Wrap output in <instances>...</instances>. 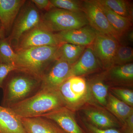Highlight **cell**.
<instances>
[{
	"mask_svg": "<svg viewBox=\"0 0 133 133\" xmlns=\"http://www.w3.org/2000/svg\"><path fill=\"white\" fill-rule=\"evenodd\" d=\"M59 45L36 47L16 52V56L14 64L16 70L41 79L56 60Z\"/></svg>",
	"mask_w": 133,
	"mask_h": 133,
	"instance_id": "cell-2",
	"label": "cell"
},
{
	"mask_svg": "<svg viewBox=\"0 0 133 133\" xmlns=\"http://www.w3.org/2000/svg\"><path fill=\"white\" fill-rule=\"evenodd\" d=\"M102 78L97 77L93 79L89 86L93 96L97 102L101 105L105 107L107 105L108 87Z\"/></svg>",
	"mask_w": 133,
	"mask_h": 133,
	"instance_id": "cell-23",
	"label": "cell"
},
{
	"mask_svg": "<svg viewBox=\"0 0 133 133\" xmlns=\"http://www.w3.org/2000/svg\"><path fill=\"white\" fill-rule=\"evenodd\" d=\"M119 45V42L113 37L97 31L90 47L101 66L108 70L113 66L114 58Z\"/></svg>",
	"mask_w": 133,
	"mask_h": 133,
	"instance_id": "cell-9",
	"label": "cell"
},
{
	"mask_svg": "<svg viewBox=\"0 0 133 133\" xmlns=\"http://www.w3.org/2000/svg\"><path fill=\"white\" fill-rule=\"evenodd\" d=\"M41 24L56 33L80 28L89 25L83 12H72L54 8L42 15Z\"/></svg>",
	"mask_w": 133,
	"mask_h": 133,
	"instance_id": "cell-4",
	"label": "cell"
},
{
	"mask_svg": "<svg viewBox=\"0 0 133 133\" xmlns=\"http://www.w3.org/2000/svg\"><path fill=\"white\" fill-rule=\"evenodd\" d=\"M82 10L92 28L100 33L112 36L119 42L121 37L111 26L97 0L82 1Z\"/></svg>",
	"mask_w": 133,
	"mask_h": 133,
	"instance_id": "cell-7",
	"label": "cell"
},
{
	"mask_svg": "<svg viewBox=\"0 0 133 133\" xmlns=\"http://www.w3.org/2000/svg\"><path fill=\"white\" fill-rule=\"evenodd\" d=\"M54 8L72 12H83L82 1L76 0H50Z\"/></svg>",
	"mask_w": 133,
	"mask_h": 133,
	"instance_id": "cell-26",
	"label": "cell"
},
{
	"mask_svg": "<svg viewBox=\"0 0 133 133\" xmlns=\"http://www.w3.org/2000/svg\"><path fill=\"white\" fill-rule=\"evenodd\" d=\"M88 87L86 81L82 77L72 76L66 79L58 90L65 107L72 111L80 104L87 95Z\"/></svg>",
	"mask_w": 133,
	"mask_h": 133,
	"instance_id": "cell-8",
	"label": "cell"
},
{
	"mask_svg": "<svg viewBox=\"0 0 133 133\" xmlns=\"http://www.w3.org/2000/svg\"><path fill=\"white\" fill-rule=\"evenodd\" d=\"M97 1L111 26L122 37L132 27V21L116 14L98 0Z\"/></svg>",
	"mask_w": 133,
	"mask_h": 133,
	"instance_id": "cell-17",
	"label": "cell"
},
{
	"mask_svg": "<svg viewBox=\"0 0 133 133\" xmlns=\"http://www.w3.org/2000/svg\"><path fill=\"white\" fill-rule=\"evenodd\" d=\"M112 11L132 21L133 8L128 1L125 0H98Z\"/></svg>",
	"mask_w": 133,
	"mask_h": 133,
	"instance_id": "cell-22",
	"label": "cell"
},
{
	"mask_svg": "<svg viewBox=\"0 0 133 133\" xmlns=\"http://www.w3.org/2000/svg\"><path fill=\"white\" fill-rule=\"evenodd\" d=\"M16 56V53L13 49L6 37L4 36H1L0 63L14 65Z\"/></svg>",
	"mask_w": 133,
	"mask_h": 133,
	"instance_id": "cell-24",
	"label": "cell"
},
{
	"mask_svg": "<svg viewBox=\"0 0 133 133\" xmlns=\"http://www.w3.org/2000/svg\"><path fill=\"white\" fill-rule=\"evenodd\" d=\"M26 0H0V23L5 37L9 35L20 10Z\"/></svg>",
	"mask_w": 133,
	"mask_h": 133,
	"instance_id": "cell-13",
	"label": "cell"
},
{
	"mask_svg": "<svg viewBox=\"0 0 133 133\" xmlns=\"http://www.w3.org/2000/svg\"><path fill=\"white\" fill-rule=\"evenodd\" d=\"M0 133H28L21 118L9 108L1 105Z\"/></svg>",
	"mask_w": 133,
	"mask_h": 133,
	"instance_id": "cell-16",
	"label": "cell"
},
{
	"mask_svg": "<svg viewBox=\"0 0 133 133\" xmlns=\"http://www.w3.org/2000/svg\"><path fill=\"white\" fill-rule=\"evenodd\" d=\"M55 33L41 25L27 31L20 37L13 48L15 52L44 46H57L61 44Z\"/></svg>",
	"mask_w": 133,
	"mask_h": 133,
	"instance_id": "cell-6",
	"label": "cell"
},
{
	"mask_svg": "<svg viewBox=\"0 0 133 133\" xmlns=\"http://www.w3.org/2000/svg\"><path fill=\"white\" fill-rule=\"evenodd\" d=\"M5 36V32H4V30L2 28H1L0 29V36Z\"/></svg>",
	"mask_w": 133,
	"mask_h": 133,
	"instance_id": "cell-32",
	"label": "cell"
},
{
	"mask_svg": "<svg viewBox=\"0 0 133 133\" xmlns=\"http://www.w3.org/2000/svg\"><path fill=\"white\" fill-rule=\"evenodd\" d=\"M101 66L98 60L90 47H87L78 60L71 65L69 78L81 77L93 72Z\"/></svg>",
	"mask_w": 133,
	"mask_h": 133,
	"instance_id": "cell-14",
	"label": "cell"
},
{
	"mask_svg": "<svg viewBox=\"0 0 133 133\" xmlns=\"http://www.w3.org/2000/svg\"><path fill=\"white\" fill-rule=\"evenodd\" d=\"M28 133H66L57 124L43 116L22 118Z\"/></svg>",
	"mask_w": 133,
	"mask_h": 133,
	"instance_id": "cell-15",
	"label": "cell"
},
{
	"mask_svg": "<svg viewBox=\"0 0 133 133\" xmlns=\"http://www.w3.org/2000/svg\"><path fill=\"white\" fill-rule=\"evenodd\" d=\"M128 38L129 41H131V42H132L133 39V31H131L130 33H129L128 36Z\"/></svg>",
	"mask_w": 133,
	"mask_h": 133,
	"instance_id": "cell-31",
	"label": "cell"
},
{
	"mask_svg": "<svg viewBox=\"0 0 133 133\" xmlns=\"http://www.w3.org/2000/svg\"><path fill=\"white\" fill-rule=\"evenodd\" d=\"M85 123L86 127L92 133H122L120 131L114 129H102L98 128L97 127L92 125L91 124Z\"/></svg>",
	"mask_w": 133,
	"mask_h": 133,
	"instance_id": "cell-30",
	"label": "cell"
},
{
	"mask_svg": "<svg viewBox=\"0 0 133 133\" xmlns=\"http://www.w3.org/2000/svg\"><path fill=\"white\" fill-rule=\"evenodd\" d=\"M15 70L13 65L0 63V88H2L3 82L9 74Z\"/></svg>",
	"mask_w": 133,
	"mask_h": 133,
	"instance_id": "cell-28",
	"label": "cell"
},
{
	"mask_svg": "<svg viewBox=\"0 0 133 133\" xmlns=\"http://www.w3.org/2000/svg\"><path fill=\"white\" fill-rule=\"evenodd\" d=\"M97 31L90 25L76 29L55 33L61 43L90 47L95 40Z\"/></svg>",
	"mask_w": 133,
	"mask_h": 133,
	"instance_id": "cell-11",
	"label": "cell"
},
{
	"mask_svg": "<svg viewBox=\"0 0 133 133\" xmlns=\"http://www.w3.org/2000/svg\"><path fill=\"white\" fill-rule=\"evenodd\" d=\"M108 72V77L111 80L121 83H132L133 79L132 63L121 65H116L110 68Z\"/></svg>",
	"mask_w": 133,
	"mask_h": 133,
	"instance_id": "cell-21",
	"label": "cell"
},
{
	"mask_svg": "<svg viewBox=\"0 0 133 133\" xmlns=\"http://www.w3.org/2000/svg\"><path fill=\"white\" fill-rule=\"evenodd\" d=\"M31 1L41 11L42 10L48 12L54 8L49 0H32Z\"/></svg>",
	"mask_w": 133,
	"mask_h": 133,
	"instance_id": "cell-29",
	"label": "cell"
},
{
	"mask_svg": "<svg viewBox=\"0 0 133 133\" xmlns=\"http://www.w3.org/2000/svg\"><path fill=\"white\" fill-rule=\"evenodd\" d=\"M112 91L120 100L130 106L133 105V91L128 89L120 88H112Z\"/></svg>",
	"mask_w": 133,
	"mask_h": 133,
	"instance_id": "cell-27",
	"label": "cell"
},
{
	"mask_svg": "<svg viewBox=\"0 0 133 133\" xmlns=\"http://www.w3.org/2000/svg\"><path fill=\"white\" fill-rule=\"evenodd\" d=\"M84 113L92 125L102 129L112 128L118 127V124L113 118L108 115L95 109H86Z\"/></svg>",
	"mask_w": 133,
	"mask_h": 133,
	"instance_id": "cell-19",
	"label": "cell"
},
{
	"mask_svg": "<svg viewBox=\"0 0 133 133\" xmlns=\"http://www.w3.org/2000/svg\"><path fill=\"white\" fill-rule=\"evenodd\" d=\"M71 65L61 59L55 60L41 78L40 90H58L62 83L69 78Z\"/></svg>",
	"mask_w": 133,
	"mask_h": 133,
	"instance_id": "cell-10",
	"label": "cell"
},
{
	"mask_svg": "<svg viewBox=\"0 0 133 133\" xmlns=\"http://www.w3.org/2000/svg\"><path fill=\"white\" fill-rule=\"evenodd\" d=\"M107 107L124 122H125L127 119L133 114V109L131 107L111 94H109L108 97Z\"/></svg>",
	"mask_w": 133,
	"mask_h": 133,
	"instance_id": "cell-20",
	"label": "cell"
},
{
	"mask_svg": "<svg viewBox=\"0 0 133 133\" xmlns=\"http://www.w3.org/2000/svg\"><path fill=\"white\" fill-rule=\"evenodd\" d=\"M133 59V49L129 46L119 44L115 55L113 66L130 63L132 62Z\"/></svg>",
	"mask_w": 133,
	"mask_h": 133,
	"instance_id": "cell-25",
	"label": "cell"
},
{
	"mask_svg": "<svg viewBox=\"0 0 133 133\" xmlns=\"http://www.w3.org/2000/svg\"><path fill=\"white\" fill-rule=\"evenodd\" d=\"M1 28V23H0V29Z\"/></svg>",
	"mask_w": 133,
	"mask_h": 133,
	"instance_id": "cell-33",
	"label": "cell"
},
{
	"mask_svg": "<svg viewBox=\"0 0 133 133\" xmlns=\"http://www.w3.org/2000/svg\"><path fill=\"white\" fill-rule=\"evenodd\" d=\"M87 48L68 43H62L58 49L56 60L61 59L72 65L78 60Z\"/></svg>",
	"mask_w": 133,
	"mask_h": 133,
	"instance_id": "cell-18",
	"label": "cell"
},
{
	"mask_svg": "<svg viewBox=\"0 0 133 133\" xmlns=\"http://www.w3.org/2000/svg\"><path fill=\"white\" fill-rule=\"evenodd\" d=\"M41 79L17 70L11 71L3 84L2 106L9 108L30 97L41 89Z\"/></svg>",
	"mask_w": 133,
	"mask_h": 133,
	"instance_id": "cell-1",
	"label": "cell"
},
{
	"mask_svg": "<svg viewBox=\"0 0 133 133\" xmlns=\"http://www.w3.org/2000/svg\"><path fill=\"white\" fill-rule=\"evenodd\" d=\"M63 107L65 104L58 90L42 89L9 108L22 118L42 116Z\"/></svg>",
	"mask_w": 133,
	"mask_h": 133,
	"instance_id": "cell-3",
	"label": "cell"
},
{
	"mask_svg": "<svg viewBox=\"0 0 133 133\" xmlns=\"http://www.w3.org/2000/svg\"><path fill=\"white\" fill-rule=\"evenodd\" d=\"M41 116L54 121L66 133H84L77 123L72 111L65 107Z\"/></svg>",
	"mask_w": 133,
	"mask_h": 133,
	"instance_id": "cell-12",
	"label": "cell"
},
{
	"mask_svg": "<svg viewBox=\"0 0 133 133\" xmlns=\"http://www.w3.org/2000/svg\"><path fill=\"white\" fill-rule=\"evenodd\" d=\"M42 15L31 1H26L6 37L12 48L23 34L41 24Z\"/></svg>",
	"mask_w": 133,
	"mask_h": 133,
	"instance_id": "cell-5",
	"label": "cell"
}]
</instances>
